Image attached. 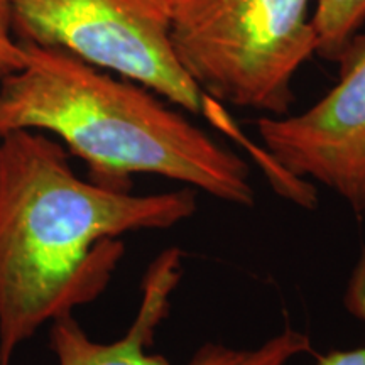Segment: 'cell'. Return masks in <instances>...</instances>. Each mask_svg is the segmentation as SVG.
Returning <instances> with one entry per match:
<instances>
[{
	"instance_id": "6da1fadb",
	"label": "cell",
	"mask_w": 365,
	"mask_h": 365,
	"mask_svg": "<svg viewBox=\"0 0 365 365\" xmlns=\"http://www.w3.org/2000/svg\"><path fill=\"white\" fill-rule=\"evenodd\" d=\"M196 212V190L135 195L81 180L68 150L38 130L0 137V365L46 323L103 293L120 237Z\"/></svg>"
},
{
	"instance_id": "7a4b0ae2",
	"label": "cell",
	"mask_w": 365,
	"mask_h": 365,
	"mask_svg": "<svg viewBox=\"0 0 365 365\" xmlns=\"http://www.w3.org/2000/svg\"><path fill=\"white\" fill-rule=\"evenodd\" d=\"M19 44L26 65L0 81V137L49 132L107 188L130 191L134 175H156L220 202L255 203L245 159L168 100L59 48Z\"/></svg>"
},
{
	"instance_id": "3957f363",
	"label": "cell",
	"mask_w": 365,
	"mask_h": 365,
	"mask_svg": "<svg viewBox=\"0 0 365 365\" xmlns=\"http://www.w3.org/2000/svg\"><path fill=\"white\" fill-rule=\"evenodd\" d=\"M313 0H171L176 59L218 105L287 115L293 80L317 54Z\"/></svg>"
},
{
	"instance_id": "277c9868",
	"label": "cell",
	"mask_w": 365,
	"mask_h": 365,
	"mask_svg": "<svg viewBox=\"0 0 365 365\" xmlns=\"http://www.w3.org/2000/svg\"><path fill=\"white\" fill-rule=\"evenodd\" d=\"M11 36L117 73L188 113L215 103L176 59L171 0H11Z\"/></svg>"
},
{
	"instance_id": "5b68a950",
	"label": "cell",
	"mask_w": 365,
	"mask_h": 365,
	"mask_svg": "<svg viewBox=\"0 0 365 365\" xmlns=\"http://www.w3.org/2000/svg\"><path fill=\"white\" fill-rule=\"evenodd\" d=\"M257 132L276 175L303 188L314 180L357 215L365 213V46L339 83L296 115L257 120Z\"/></svg>"
},
{
	"instance_id": "8992f818",
	"label": "cell",
	"mask_w": 365,
	"mask_h": 365,
	"mask_svg": "<svg viewBox=\"0 0 365 365\" xmlns=\"http://www.w3.org/2000/svg\"><path fill=\"white\" fill-rule=\"evenodd\" d=\"M181 277L178 249L163 252L150 264L143 282V298L137 317L118 340L90 339L73 314L51 322L49 346L56 365H171L163 355L150 354L154 333L168 317L171 294ZM312 352L307 333L286 327L255 349H232L223 344H205L188 365H289L299 355Z\"/></svg>"
},
{
	"instance_id": "52a82bcc",
	"label": "cell",
	"mask_w": 365,
	"mask_h": 365,
	"mask_svg": "<svg viewBox=\"0 0 365 365\" xmlns=\"http://www.w3.org/2000/svg\"><path fill=\"white\" fill-rule=\"evenodd\" d=\"M364 22L365 0H317L313 11L317 54L327 59L344 58Z\"/></svg>"
},
{
	"instance_id": "ba28073f",
	"label": "cell",
	"mask_w": 365,
	"mask_h": 365,
	"mask_svg": "<svg viewBox=\"0 0 365 365\" xmlns=\"http://www.w3.org/2000/svg\"><path fill=\"white\" fill-rule=\"evenodd\" d=\"M346 304L350 312L365 323V252L350 282ZM317 365H365V345L354 350H333L330 354L318 355Z\"/></svg>"
},
{
	"instance_id": "9c48e42d",
	"label": "cell",
	"mask_w": 365,
	"mask_h": 365,
	"mask_svg": "<svg viewBox=\"0 0 365 365\" xmlns=\"http://www.w3.org/2000/svg\"><path fill=\"white\" fill-rule=\"evenodd\" d=\"M26 65V54L22 46L12 36L0 34V81Z\"/></svg>"
},
{
	"instance_id": "30bf717a",
	"label": "cell",
	"mask_w": 365,
	"mask_h": 365,
	"mask_svg": "<svg viewBox=\"0 0 365 365\" xmlns=\"http://www.w3.org/2000/svg\"><path fill=\"white\" fill-rule=\"evenodd\" d=\"M0 34L11 36V0H0Z\"/></svg>"
}]
</instances>
